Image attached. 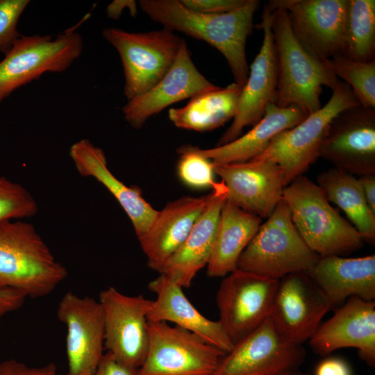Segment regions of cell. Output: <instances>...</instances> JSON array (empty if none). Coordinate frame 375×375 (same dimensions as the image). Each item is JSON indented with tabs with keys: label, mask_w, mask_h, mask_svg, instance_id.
I'll list each match as a JSON object with an SVG mask.
<instances>
[{
	"label": "cell",
	"mask_w": 375,
	"mask_h": 375,
	"mask_svg": "<svg viewBox=\"0 0 375 375\" xmlns=\"http://www.w3.org/2000/svg\"><path fill=\"white\" fill-rule=\"evenodd\" d=\"M258 0H246L239 8L206 13L184 6L181 0H140L141 10L163 28L203 40L226 58L235 80L243 88L249 76L246 42L253 28Z\"/></svg>",
	"instance_id": "cell-1"
},
{
	"label": "cell",
	"mask_w": 375,
	"mask_h": 375,
	"mask_svg": "<svg viewBox=\"0 0 375 375\" xmlns=\"http://www.w3.org/2000/svg\"><path fill=\"white\" fill-rule=\"evenodd\" d=\"M67 274L33 224L0 220V290L40 298L51 294Z\"/></svg>",
	"instance_id": "cell-2"
},
{
	"label": "cell",
	"mask_w": 375,
	"mask_h": 375,
	"mask_svg": "<svg viewBox=\"0 0 375 375\" xmlns=\"http://www.w3.org/2000/svg\"><path fill=\"white\" fill-rule=\"evenodd\" d=\"M272 30L277 60L278 83L275 103L281 108L294 106L308 115L321 108L322 87L331 90L339 79L327 60L309 53L295 37L288 11L274 6Z\"/></svg>",
	"instance_id": "cell-3"
},
{
	"label": "cell",
	"mask_w": 375,
	"mask_h": 375,
	"mask_svg": "<svg viewBox=\"0 0 375 375\" xmlns=\"http://www.w3.org/2000/svg\"><path fill=\"white\" fill-rule=\"evenodd\" d=\"M282 201L305 243L320 257L344 256L363 247L365 241L356 228L307 176H299L286 185Z\"/></svg>",
	"instance_id": "cell-4"
},
{
	"label": "cell",
	"mask_w": 375,
	"mask_h": 375,
	"mask_svg": "<svg viewBox=\"0 0 375 375\" xmlns=\"http://www.w3.org/2000/svg\"><path fill=\"white\" fill-rule=\"evenodd\" d=\"M319 258L305 243L281 201L241 254L238 269L280 280L306 272Z\"/></svg>",
	"instance_id": "cell-5"
},
{
	"label": "cell",
	"mask_w": 375,
	"mask_h": 375,
	"mask_svg": "<svg viewBox=\"0 0 375 375\" xmlns=\"http://www.w3.org/2000/svg\"><path fill=\"white\" fill-rule=\"evenodd\" d=\"M332 91L324 106L294 126L280 132L265 151L252 160L271 161L279 165L284 172L286 185L303 175L319 158L331 121L342 110L360 105L344 82L339 81Z\"/></svg>",
	"instance_id": "cell-6"
},
{
	"label": "cell",
	"mask_w": 375,
	"mask_h": 375,
	"mask_svg": "<svg viewBox=\"0 0 375 375\" xmlns=\"http://www.w3.org/2000/svg\"><path fill=\"white\" fill-rule=\"evenodd\" d=\"M102 34L120 56L125 79L124 93L128 101L145 93L161 80L173 65L183 40L165 28L143 33L108 28Z\"/></svg>",
	"instance_id": "cell-7"
},
{
	"label": "cell",
	"mask_w": 375,
	"mask_h": 375,
	"mask_svg": "<svg viewBox=\"0 0 375 375\" xmlns=\"http://www.w3.org/2000/svg\"><path fill=\"white\" fill-rule=\"evenodd\" d=\"M83 47L82 37L74 29L55 38L21 35L0 61V103L47 72L66 71L81 55Z\"/></svg>",
	"instance_id": "cell-8"
},
{
	"label": "cell",
	"mask_w": 375,
	"mask_h": 375,
	"mask_svg": "<svg viewBox=\"0 0 375 375\" xmlns=\"http://www.w3.org/2000/svg\"><path fill=\"white\" fill-rule=\"evenodd\" d=\"M148 333L147 356L136 375H212L226 354L167 322L148 321Z\"/></svg>",
	"instance_id": "cell-9"
},
{
	"label": "cell",
	"mask_w": 375,
	"mask_h": 375,
	"mask_svg": "<svg viewBox=\"0 0 375 375\" xmlns=\"http://www.w3.org/2000/svg\"><path fill=\"white\" fill-rule=\"evenodd\" d=\"M99 301L104 322V347L117 361L138 370L147 353V315L153 300L130 296L115 287L101 291Z\"/></svg>",
	"instance_id": "cell-10"
},
{
	"label": "cell",
	"mask_w": 375,
	"mask_h": 375,
	"mask_svg": "<svg viewBox=\"0 0 375 375\" xmlns=\"http://www.w3.org/2000/svg\"><path fill=\"white\" fill-rule=\"evenodd\" d=\"M278 281L240 269L224 277L216 297L218 321L233 344L270 316Z\"/></svg>",
	"instance_id": "cell-11"
},
{
	"label": "cell",
	"mask_w": 375,
	"mask_h": 375,
	"mask_svg": "<svg viewBox=\"0 0 375 375\" xmlns=\"http://www.w3.org/2000/svg\"><path fill=\"white\" fill-rule=\"evenodd\" d=\"M305 358L302 345L286 339L269 316L233 344L212 375H275L299 369Z\"/></svg>",
	"instance_id": "cell-12"
},
{
	"label": "cell",
	"mask_w": 375,
	"mask_h": 375,
	"mask_svg": "<svg viewBox=\"0 0 375 375\" xmlns=\"http://www.w3.org/2000/svg\"><path fill=\"white\" fill-rule=\"evenodd\" d=\"M352 175H375V109L360 105L340 112L330 123L320 156Z\"/></svg>",
	"instance_id": "cell-13"
},
{
	"label": "cell",
	"mask_w": 375,
	"mask_h": 375,
	"mask_svg": "<svg viewBox=\"0 0 375 375\" xmlns=\"http://www.w3.org/2000/svg\"><path fill=\"white\" fill-rule=\"evenodd\" d=\"M333 306L305 272H297L279 280L270 317L286 339L302 345L313 335Z\"/></svg>",
	"instance_id": "cell-14"
},
{
	"label": "cell",
	"mask_w": 375,
	"mask_h": 375,
	"mask_svg": "<svg viewBox=\"0 0 375 375\" xmlns=\"http://www.w3.org/2000/svg\"><path fill=\"white\" fill-rule=\"evenodd\" d=\"M56 314L67 328L68 369L64 375H92L105 348L103 315L99 301L69 291L59 301Z\"/></svg>",
	"instance_id": "cell-15"
},
{
	"label": "cell",
	"mask_w": 375,
	"mask_h": 375,
	"mask_svg": "<svg viewBox=\"0 0 375 375\" xmlns=\"http://www.w3.org/2000/svg\"><path fill=\"white\" fill-rule=\"evenodd\" d=\"M274 12V9L269 3L265 4L262 22L258 24L263 31L261 48L250 67L233 122L221 136L217 146L240 137L245 127L253 126L262 119L269 103H275L278 68L272 30Z\"/></svg>",
	"instance_id": "cell-16"
},
{
	"label": "cell",
	"mask_w": 375,
	"mask_h": 375,
	"mask_svg": "<svg viewBox=\"0 0 375 375\" xmlns=\"http://www.w3.org/2000/svg\"><path fill=\"white\" fill-rule=\"evenodd\" d=\"M214 172L227 188L226 199L247 212L267 219L282 201L285 174L273 162L214 165Z\"/></svg>",
	"instance_id": "cell-17"
},
{
	"label": "cell",
	"mask_w": 375,
	"mask_h": 375,
	"mask_svg": "<svg viewBox=\"0 0 375 375\" xmlns=\"http://www.w3.org/2000/svg\"><path fill=\"white\" fill-rule=\"evenodd\" d=\"M285 8L292 31L303 47L322 60L340 53L347 0H275Z\"/></svg>",
	"instance_id": "cell-18"
},
{
	"label": "cell",
	"mask_w": 375,
	"mask_h": 375,
	"mask_svg": "<svg viewBox=\"0 0 375 375\" xmlns=\"http://www.w3.org/2000/svg\"><path fill=\"white\" fill-rule=\"evenodd\" d=\"M197 68L184 39L178 55L166 74L145 93L128 101L122 111L125 120L134 128H140L153 115L167 106L219 88Z\"/></svg>",
	"instance_id": "cell-19"
},
{
	"label": "cell",
	"mask_w": 375,
	"mask_h": 375,
	"mask_svg": "<svg viewBox=\"0 0 375 375\" xmlns=\"http://www.w3.org/2000/svg\"><path fill=\"white\" fill-rule=\"evenodd\" d=\"M308 341L312 351L320 356L342 348H356L360 358L374 367L375 301L349 297L331 318L319 325Z\"/></svg>",
	"instance_id": "cell-20"
},
{
	"label": "cell",
	"mask_w": 375,
	"mask_h": 375,
	"mask_svg": "<svg viewBox=\"0 0 375 375\" xmlns=\"http://www.w3.org/2000/svg\"><path fill=\"white\" fill-rule=\"evenodd\" d=\"M214 186L206 195L182 197L158 211L146 233L138 238L149 268L160 273L181 247L215 197Z\"/></svg>",
	"instance_id": "cell-21"
},
{
	"label": "cell",
	"mask_w": 375,
	"mask_h": 375,
	"mask_svg": "<svg viewBox=\"0 0 375 375\" xmlns=\"http://www.w3.org/2000/svg\"><path fill=\"white\" fill-rule=\"evenodd\" d=\"M148 287L156 296L148 313V321L172 322L226 353L232 349L233 344L220 322L202 315L186 297L181 285L160 274Z\"/></svg>",
	"instance_id": "cell-22"
},
{
	"label": "cell",
	"mask_w": 375,
	"mask_h": 375,
	"mask_svg": "<svg viewBox=\"0 0 375 375\" xmlns=\"http://www.w3.org/2000/svg\"><path fill=\"white\" fill-rule=\"evenodd\" d=\"M69 156L82 176L92 177L117 199L131 219L138 239L146 233L158 211L142 197L137 186H127L108 169L103 151L82 139L69 148Z\"/></svg>",
	"instance_id": "cell-23"
},
{
	"label": "cell",
	"mask_w": 375,
	"mask_h": 375,
	"mask_svg": "<svg viewBox=\"0 0 375 375\" xmlns=\"http://www.w3.org/2000/svg\"><path fill=\"white\" fill-rule=\"evenodd\" d=\"M215 194L178 250L159 274L165 275L183 288H189L197 273L207 266L213 248L217 223L226 200L227 188L216 182Z\"/></svg>",
	"instance_id": "cell-24"
},
{
	"label": "cell",
	"mask_w": 375,
	"mask_h": 375,
	"mask_svg": "<svg viewBox=\"0 0 375 375\" xmlns=\"http://www.w3.org/2000/svg\"><path fill=\"white\" fill-rule=\"evenodd\" d=\"M304 272L333 305L351 297L366 301L375 299L374 254L357 258L320 257Z\"/></svg>",
	"instance_id": "cell-25"
},
{
	"label": "cell",
	"mask_w": 375,
	"mask_h": 375,
	"mask_svg": "<svg viewBox=\"0 0 375 375\" xmlns=\"http://www.w3.org/2000/svg\"><path fill=\"white\" fill-rule=\"evenodd\" d=\"M308 115L297 106L281 108L271 102L262 119L244 135L223 145L205 149L197 147V150L213 165L249 161L263 153L277 134L298 124Z\"/></svg>",
	"instance_id": "cell-26"
},
{
	"label": "cell",
	"mask_w": 375,
	"mask_h": 375,
	"mask_svg": "<svg viewBox=\"0 0 375 375\" xmlns=\"http://www.w3.org/2000/svg\"><path fill=\"white\" fill-rule=\"evenodd\" d=\"M262 218L227 199L219 215L215 242L207 265L209 277H224L238 269L239 258L258 231Z\"/></svg>",
	"instance_id": "cell-27"
},
{
	"label": "cell",
	"mask_w": 375,
	"mask_h": 375,
	"mask_svg": "<svg viewBox=\"0 0 375 375\" xmlns=\"http://www.w3.org/2000/svg\"><path fill=\"white\" fill-rule=\"evenodd\" d=\"M242 90L234 82L225 88L201 93L191 98L183 107L170 108L169 119L180 128L211 131L234 118Z\"/></svg>",
	"instance_id": "cell-28"
},
{
	"label": "cell",
	"mask_w": 375,
	"mask_h": 375,
	"mask_svg": "<svg viewBox=\"0 0 375 375\" xmlns=\"http://www.w3.org/2000/svg\"><path fill=\"white\" fill-rule=\"evenodd\" d=\"M316 183L328 201L346 214L365 242L374 244L375 212L369 206L358 178L332 167L320 173Z\"/></svg>",
	"instance_id": "cell-29"
},
{
	"label": "cell",
	"mask_w": 375,
	"mask_h": 375,
	"mask_svg": "<svg viewBox=\"0 0 375 375\" xmlns=\"http://www.w3.org/2000/svg\"><path fill=\"white\" fill-rule=\"evenodd\" d=\"M340 54L359 62L375 60L374 0H347Z\"/></svg>",
	"instance_id": "cell-30"
},
{
	"label": "cell",
	"mask_w": 375,
	"mask_h": 375,
	"mask_svg": "<svg viewBox=\"0 0 375 375\" xmlns=\"http://www.w3.org/2000/svg\"><path fill=\"white\" fill-rule=\"evenodd\" d=\"M327 62L338 78L351 88L360 106L375 109V60L359 62L338 53Z\"/></svg>",
	"instance_id": "cell-31"
},
{
	"label": "cell",
	"mask_w": 375,
	"mask_h": 375,
	"mask_svg": "<svg viewBox=\"0 0 375 375\" xmlns=\"http://www.w3.org/2000/svg\"><path fill=\"white\" fill-rule=\"evenodd\" d=\"M176 151L180 155L177 174L181 181L192 188L212 189L216 183L212 161L201 155L197 147L185 144L178 147Z\"/></svg>",
	"instance_id": "cell-32"
},
{
	"label": "cell",
	"mask_w": 375,
	"mask_h": 375,
	"mask_svg": "<svg viewBox=\"0 0 375 375\" xmlns=\"http://www.w3.org/2000/svg\"><path fill=\"white\" fill-rule=\"evenodd\" d=\"M38 210L36 201L23 185L0 176V220L31 217Z\"/></svg>",
	"instance_id": "cell-33"
},
{
	"label": "cell",
	"mask_w": 375,
	"mask_h": 375,
	"mask_svg": "<svg viewBox=\"0 0 375 375\" xmlns=\"http://www.w3.org/2000/svg\"><path fill=\"white\" fill-rule=\"evenodd\" d=\"M30 2L29 0H0V53L3 55L21 36L17 24Z\"/></svg>",
	"instance_id": "cell-34"
},
{
	"label": "cell",
	"mask_w": 375,
	"mask_h": 375,
	"mask_svg": "<svg viewBox=\"0 0 375 375\" xmlns=\"http://www.w3.org/2000/svg\"><path fill=\"white\" fill-rule=\"evenodd\" d=\"M0 375H64L58 373L53 362L41 367H31L15 359L0 362Z\"/></svg>",
	"instance_id": "cell-35"
},
{
	"label": "cell",
	"mask_w": 375,
	"mask_h": 375,
	"mask_svg": "<svg viewBox=\"0 0 375 375\" xmlns=\"http://www.w3.org/2000/svg\"><path fill=\"white\" fill-rule=\"evenodd\" d=\"M190 9L206 13H222L235 10L246 0H181Z\"/></svg>",
	"instance_id": "cell-36"
},
{
	"label": "cell",
	"mask_w": 375,
	"mask_h": 375,
	"mask_svg": "<svg viewBox=\"0 0 375 375\" xmlns=\"http://www.w3.org/2000/svg\"><path fill=\"white\" fill-rule=\"evenodd\" d=\"M136 372L117 361L112 355L107 351L103 354L92 375H136Z\"/></svg>",
	"instance_id": "cell-37"
},
{
	"label": "cell",
	"mask_w": 375,
	"mask_h": 375,
	"mask_svg": "<svg viewBox=\"0 0 375 375\" xmlns=\"http://www.w3.org/2000/svg\"><path fill=\"white\" fill-rule=\"evenodd\" d=\"M26 297L14 289L0 290V318L5 315L19 309L24 303Z\"/></svg>",
	"instance_id": "cell-38"
},
{
	"label": "cell",
	"mask_w": 375,
	"mask_h": 375,
	"mask_svg": "<svg viewBox=\"0 0 375 375\" xmlns=\"http://www.w3.org/2000/svg\"><path fill=\"white\" fill-rule=\"evenodd\" d=\"M315 375H352L348 363L340 358L329 357L316 367Z\"/></svg>",
	"instance_id": "cell-39"
},
{
	"label": "cell",
	"mask_w": 375,
	"mask_h": 375,
	"mask_svg": "<svg viewBox=\"0 0 375 375\" xmlns=\"http://www.w3.org/2000/svg\"><path fill=\"white\" fill-rule=\"evenodd\" d=\"M125 9H128L131 15L135 17L138 12L136 1L134 0H115L108 6L107 15L109 18L117 20Z\"/></svg>",
	"instance_id": "cell-40"
},
{
	"label": "cell",
	"mask_w": 375,
	"mask_h": 375,
	"mask_svg": "<svg viewBox=\"0 0 375 375\" xmlns=\"http://www.w3.org/2000/svg\"><path fill=\"white\" fill-rule=\"evenodd\" d=\"M365 199L375 212V175H365L358 178Z\"/></svg>",
	"instance_id": "cell-41"
},
{
	"label": "cell",
	"mask_w": 375,
	"mask_h": 375,
	"mask_svg": "<svg viewBox=\"0 0 375 375\" xmlns=\"http://www.w3.org/2000/svg\"><path fill=\"white\" fill-rule=\"evenodd\" d=\"M275 375H310L308 373H305L299 370V369H294L286 370Z\"/></svg>",
	"instance_id": "cell-42"
}]
</instances>
